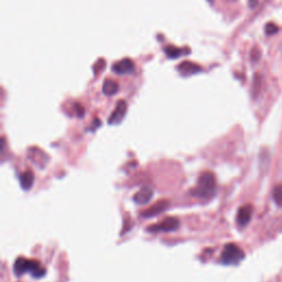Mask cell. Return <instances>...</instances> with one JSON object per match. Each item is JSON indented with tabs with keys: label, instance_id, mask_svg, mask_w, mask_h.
Instances as JSON below:
<instances>
[{
	"label": "cell",
	"instance_id": "obj_4",
	"mask_svg": "<svg viewBox=\"0 0 282 282\" xmlns=\"http://www.w3.org/2000/svg\"><path fill=\"white\" fill-rule=\"evenodd\" d=\"M180 226V221L176 217H167L158 224H154L147 230L150 232H167L178 229Z\"/></svg>",
	"mask_w": 282,
	"mask_h": 282
},
{
	"label": "cell",
	"instance_id": "obj_17",
	"mask_svg": "<svg viewBox=\"0 0 282 282\" xmlns=\"http://www.w3.org/2000/svg\"><path fill=\"white\" fill-rule=\"evenodd\" d=\"M105 66V62H104V60H101L100 62H97L96 63V65H95V73H97V72H101V70L103 69V67Z\"/></svg>",
	"mask_w": 282,
	"mask_h": 282
},
{
	"label": "cell",
	"instance_id": "obj_16",
	"mask_svg": "<svg viewBox=\"0 0 282 282\" xmlns=\"http://www.w3.org/2000/svg\"><path fill=\"white\" fill-rule=\"evenodd\" d=\"M75 112H76V116L77 117H83L84 114H85V110H84L83 106L80 105V104H75Z\"/></svg>",
	"mask_w": 282,
	"mask_h": 282
},
{
	"label": "cell",
	"instance_id": "obj_14",
	"mask_svg": "<svg viewBox=\"0 0 282 282\" xmlns=\"http://www.w3.org/2000/svg\"><path fill=\"white\" fill-rule=\"evenodd\" d=\"M272 197L278 205H282V184L277 185L272 191Z\"/></svg>",
	"mask_w": 282,
	"mask_h": 282
},
{
	"label": "cell",
	"instance_id": "obj_20",
	"mask_svg": "<svg viewBox=\"0 0 282 282\" xmlns=\"http://www.w3.org/2000/svg\"><path fill=\"white\" fill-rule=\"evenodd\" d=\"M208 2H209V3H213V2H214V0H208Z\"/></svg>",
	"mask_w": 282,
	"mask_h": 282
},
{
	"label": "cell",
	"instance_id": "obj_2",
	"mask_svg": "<svg viewBox=\"0 0 282 282\" xmlns=\"http://www.w3.org/2000/svg\"><path fill=\"white\" fill-rule=\"evenodd\" d=\"M200 199H210L216 193V178L212 172H204L197 180V184L192 192Z\"/></svg>",
	"mask_w": 282,
	"mask_h": 282
},
{
	"label": "cell",
	"instance_id": "obj_10",
	"mask_svg": "<svg viewBox=\"0 0 282 282\" xmlns=\"http://www.w3.org/2000/svg\"><path fill=\"white\" fill-rule=\"evenodd\" d=\"M178 70L183 76H190L192 74L200 73L202 70V68H201L200 65L195 64V63H192L190 61H185V62H182L181 64L178 65Z\"/></svg>",
	"mask_w": 282,
	"mask_h": 282
},
{
	"label": "cell",
	"instance_id": "obj_13",
	"mask_svg": "<svg viewBox=\"0 0 282 282\" xmlns=\"http://www.w3.org/2000/svg\"><path fill=\"white\" fill-rule=\"evenodd\" d=\"M165 51L169 58H171V59H176L183 54V51L181 50V49L175 48V46H168L165 49Z\"/></svg>",
	"mask_w": 282,
	"mask_h": 282
},
{
	"label": "cell",
	"instance_id": "obj_3",
	"mask_svg": "<svg viewBox=\"0 0 282 282\" xmlns=\"http://www.w3.org/2000/svg\"><path fill=\"white\" fill-rule=\"evenodd\" d=\"M245 257L244 251L235 244H227L224 247L221 263L224 265H237Z\"/></svg>",
	"mask_w": 282,
	"mask_h": 282
},
{
	"label": "cell",
	"instance_id": "obj_11",
	"mask_svg": "<svg viewBox=\"0 0 282 282\" xmlns=\"http://www.w3.org/2000/svg\"><path fill=\"white\" fill-rule=\"evenodd\" d=\"M20 185L25 191H29V190L33 186L34 183V175L31 171H25L24 173L20 174Z\"/></svg>",
	"mask_w": 282,
	"mask_h": 282
},
{
	"label": "cell",
	"instance_id": "obj_12",
	"mask_svg": "<svg viewBox=\"0 0 282 282\" xmlns=\"http://www.w3.org/2000/svg\"><path fill=\"white\" fill-rule=\"evenodd\" d=\"M119 90L118 83L112 80H106L103 84V93L107 96L115 95Z\"/></svg>",
	"mask_w": 282,
	"mask_h": 282
},
{
	"label": "cell",
	"instance_id": "obj_7",
	"mask_svg": "<svg viewBox=\"0 0 282 282\" xmlns=\"http://www.w3.org/2000/svg\"><path fill=\"white\" fill-rule=\"evenodd\" d=\"M168 207H169V202L168 201H159L156 204H153L151 207L144 210L143 213H141V216L145 217V218L154 217V216H157L161 213H163L166 209H168Z\"/></svg>",
	"mask_w": 282,
	"mask_h": 282
},
{
	"label": "cell",
	"instance_id": "obj_5",
	"mask_svg": "<svg viewBox=\"0 0 282 282\" xmlns=\"http://www.w3.org/2000/svg\"><path fill=\"white\" fill-rule=\"evenodd\" d=\"M133 69H135V63L128 58L123 59L119 62H117L116 64L112 65V72L118 75L130 74L133 72Z\"/></svg>",
	"mask_w": 282,
	"mask_h": 282
},
{
	"label": "cell",
	"instance_id": "obj_18",
	"mask_svg": "<svg viewBox=\"0 0 282 282\" xmlns=\"http://www.w3.org/2000/svg\"><path fill=\"white\" fill-rule=\"evenodd\" d=\"M101 126V121H100V119H98V118H95V121L93 122V125H91V127H90V131H93V130H95L96 128H98V127H100Z\"/></svg>",
	"mask_w": 282,
	"mask_h": 282
},
{
	"label": "cell",
	"instance_id": "obj_6",
	"mask_svg": "<svg viewBox=\"0 0 282 282\" xmlns=\"http://www.w3.org/2000/svg\"><path fill=\"white\" fill-rule=\"evenodd\" d=\"M126 112H127V103L125 101H119L117 103L115 110L112 111V114L108 119L109 125L121 124L126 116Z\"/></svg>",
	"mask_w": 282,
	"mask_h": 282
},
{
	"label": "cell",
	"instance_id": "obj_1",
	"mask_svg": "<svg viewBox=\"0 0 282 282\" xmlns=\"http://www.w3.org/2000/svg\"><path fill=\"white\" fill-rule=\"evenodd\" d=\"M13 272L17 277H21L25 273H30L35 279H40L45 274V268L41 266L37 260L26 259L19 257L16 259L15 265H13Z\"/></svg>",
	"mask_w": 282,
	"mask_h": 282
},
{
	"label": "cell",
	"instance_id": "obj_19",
	"mask_svg": "<svg viewBox=\"0 0 282 282\" xmlns=\"http://www.w3.org/2000/svg\"><path fill=\"white\" fill-rule=\"evenodd\" d=\"M258 4V0H249V7L250 8H255Z\"/></svg>",
	"mask_w": 282,
	"mask_h": 282
},
{
	"label": "cell",
	"instance_id": "obj_8",
	"mask_svg": "<svg viewBox=\"0 0 282 282\" xmlns=\"http://www.w3.org/2000/svg\"><path fill=\"white\" fill-rule=\"evenodd\" d=\"M153 196V190L150 186H144L133 195V202L139 205H146L150 202Z\"/></svg>",
	"mask_w": 282,
	"mask_h": 282
},
{
	"label": "cell",
	"instance_id": "obj_9",
	"mask_svg": "<svg viewBox=\"0 0 282 282\" xmlns=\"http://www.w3.org/2000/svg\"><path fill=\"white\" fill-rule=\"evenodd\" d=\"M252 215V206L251 205H244L239 208L237 213V224L241 227H246L251 220Z\"/></svg>",
	"mask_w": 282,
	"mask_h": 282
},
{
	"label": "cell",
	"instance_id": "obj_15",
	"mask_svg": "<svg viewBox=\"0 0 282 282\" xmlns=\"http://www.w3.org/2000/svg\"><path fill=\"white\" fill-rule=\"evenodd\" d=\"M279 31V28L274 24H268L266 26V33L267 35H272Z\"/></svg>",
	"mask_w": 282,
	"mask_h": 282
}]
</instances>
